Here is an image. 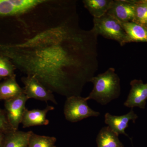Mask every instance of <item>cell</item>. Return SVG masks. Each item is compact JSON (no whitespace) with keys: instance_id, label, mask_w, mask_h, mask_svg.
Here are the masks:
<instances>
[{"instance_id":"obj_4","label":"cell","mask_w":147,"mask_h":147,"mask_svg":"<svg viewBox=\"0 0 147 147\" xmlns=\"http://www.w3.org/2000/svg\"><path fill=\"white\" fill-rule=\"evenodd\" d=\"M87 98L81 96H72L67 98L64 114L67 120L75 123L90 117H97L99 112L94 111L88 105Z\"/></svg>"},{"instance_id":"obj_14","label":"cell","mask_w":147,"mask_h":147,"mask_svg":"<svg viewBox=\"0 0 147 147\" xmlns=\"http://www.w3.org/2000/svg\"><path fill=\"white\" fill-rule=\"evenodd\" d=\"M121 24L129 42H147V29L144 26L134 22L121 23Z\"/></svg>"},{"instance_id":"obj_20","label":"cell","mask_w":147,"mask_h":147,"mask_svg":"<svg viewBox=\"0 0 147 147\" xmlns=\"http://www.w3.org/2000/svg\"><path fill=\"white\" fill-rule=\"evenodd\" d=\"M13 130L9 122L5 110L0 108V132L7 134Z\"/></svg>"},{"instance_id":"obj_15","label":"cell","mask_w":147,"mask_h":147,"mask_svg":"<svg viewBox=\"0 0 147 147\" xmlns=\"http://www.w3.org/2000/svg\"><path fill=\"white\" fill-rule=\"evenodd\" d=\"M114 0H84L85 8L94 18H98L107 13Z\"/></svg>"},{"instance_id":"obj_21","label":"cell","mask_w":147,"mask_h":147,"mask_svg":"<svg viewBox=\"0 0 147 147\" xmlns=\"http://www.w3.org/2000/svg\"><path fill=\"white\" fill-rule=\"evenodd\" d=\"M6 134L0 132V147H4Z\"/></svg>"},{"instance_id":"obj_5","label":"cell","mask_w":147,"mask_h":147,"mask_svg":"<svg viewBox=\"0 0 147 147\" xmlns=\"http://www.w3.org/2000/svg\"><path fill=\"white\" fill-rule=\"evenodd\" d=\"M21 80L24 85V94L28 99L34 98L46 102L50 101L54 104H57L53 92L47 89L34 76H23Z\"/></svg>"},{"instance_id":"obj_17","label":"cell","mask_w":147,"mask_h":147,"mask_svg":"<svg viewBox=\"0 0 147 147\" xmlns=\"http://www.w3.org/2000/svg\"><path fill=\"white\" fill-rule=\"evenodd\" d=\"M56 142L55 137L38 135L32 131L28 147H56Z\"/></svg>"},{"instance_id":"obj_24","label":"cell","mask_w":147,"mask_h":147,"mask_svg":"<svg viewBox=\"0 0 147 147\" xmlns=\"http://www.w3.org/2000/svg\"></svg>"},{"instance_id":"obj_2","label":"cell","mask_w":147,"mask_h":147,"mask_svg":"<svg viewBox=\"0 0 147 147\" xmlns=\"http://www.w3.org/2000/svg\"><path fill=\"white\" fill-rule=\"evenodd\" d=\"M90 82L93 84L94 88L86 97L88 100L93 99L101 105H105L120 95V79L113 67L94 76Z\"/></svg>"},{"instance_id":"obj_22","label":"cell","mask_w":147,"mask_h":147,"mask_svg":"<svg viewBox=\"0 0 147 147\" xmlns=\"http://www.w3.org/2000/svg\"><path fill=\"white\" fill-rule=\"evenodd\" d=\"M144 27H145V28H146L147 29V19L146 21V23H145V24L144 25Z\"/></svg>"},{"instance_id":"obj_7","label":"cell","mask_w":147,"mask_h":147,"mask_svg":"<svg viewBox=\"0 0 147 147\" xmlns=\"http://www.w3.org/2000/svg\"><path fill=\"white\" fill-rule=\"evenodd\" d=\"M43 0H0V17L21 15L38 5Z\"/></svg>"},{"instance_id":"obj_18","label":"cell","mask_w":147,"mask_h":147,"mask_svg":"<svg viewBox=\"0 0 147 147\" xmlns=\"http://www.w3.org/2000/svg\"><path fill=\"white\" fill-rule=\"evenodd\" d=\"M15 69V66L8 58L0 55V81L16 75Z\"/></svg>"},{"instance_id":"obj_1","label":"cell","mask_w":147,"mask_h":147,"mask_svg":"<svg viewBox=\"0 0 147 147\" xmlns=\"http://www.w3.org/2000/svg\"><path fill=\"white\" fill-rule=\"evenodd\" d=\"M76 1L43 0L10 17L11 39L0 41V55L53 93L81 96L98 69V35L82 28Z\"/></svg>"},{"instance_id":"obj_10","label":"cell","mask_w":147,"mask_h":147,"mask_svg":"<svg viewBox=\"0 0 147 147\" xmlns=\"http://www.w3.org/2000/svg\"><path fill=\"white\" fill-rule=\"evenodd\" d=\"M138 117L133 108H131L128 113L122 116H114L109 113H106L105 115V122L118 135L124 134L129 137L125 133V129L128 127L129 121H132L134 123Z\"/></svg>"},{"instance_id":"obj_16","label":"cell","mask_w":147,"mask_h":147,"mask_svg":"<svg viewBox=\"0 0 147 147\" xmlns=\"http://www.w3.org/2000/svg\"><path fill=\"white\" fill-rule=\"evenodd\" d=\"M32 131L13 130L6 134L4 147H28Z\"/></svg>"},{"instance_id":"obj_3","label":"cell","mask_w":147,"mask_h":147,"mask_svg":"<svg viewBox=\"0 0 147 147\" xmlns=\"http://www.w3.org/2000/svg\"><path fill=\"white\" fill-rule=\"evenodd\" d=\"M93 24L92 29L98 36L115 40L121 46L129 43V40L121 23L108 13L100 18H94Z\"/></svg>"},{"instance_id":"obj_12","label":"cell","mask_w":147,"mask_h":147,"mask_svg":"<svg viewBox=\"0 0 147 147\" xmlns=\"http://www.w3.org/2000/svg\"><path fill=\"white\" fill-rule=\"evenodd\" d=\"M24 93V88L20 86L16 81V75L0 82V100L5 101Z\"/></svg>"},{"instance_id":"obj_6","label":"cell","mask_w":147,"mask_h":147,"mask_svg":"<svg viewBox=\"0 0 147 147\" xmlns=\"http://www.w3.org/2000/svg\"><path fill=\"white\" fill-rule=\"evenodd\" d=\"M28 100L25 94L5 101V110L11 126L13 130H18L19 125L21 123L26 104Z\"/></svg>"},{"instance_id":"obj_19","label":"cell","mask_w":147,"mask_h":147,"mask_svg":"<svg viewBox=\"0 0 147 147\" xmlns=\"http://www.w3.org/2000/svg\"><path fill=\"white\" fill-rule=\"evenodd\" d=\"M147 19V5L143 0L135 1L134 17L132 22L144 26Z\"/></svg>"},{"instance_id":"obj_8","label":"cell","mask_w":147,"mask_h":147,"mask_svg":"<svg viewBox=\"0 0 147 147\" xmlns=\"http://www.w3.org/2000/svg\"><path fill=\"white\" fill-rule=\"evenodd\" d=\"M131 88L124 105L128 108L139 107L144 109L147 99V83L134 79L130 83Z\"/></svg>"},{"instance_id":"obj_9","label":"cell","mask_w":147,"mask_h":147,"mask_svg":"<svg viewBox=\"0 0 147 147\" xmlns=\"http://www.w3.org/2000/svg\"><path fill=\"white\" fill-rule=\"evenodd\" d=\"M135 1L115 0L107 12L121 23L132 22L134 17Z\"/></svg>"},{"instance_id":"obj_13","label":"cell","mask_w":147,"mask_h":147,"mask_svg":"<svg viewBox=\"0 0 147 147\" xmlns=\"http://www.w3.org/2000/svg\"><path fill=\"white\" fill-rule=\"evenodd\" d=\"M119 135L108 126L102 127L96 139L97 147H124L120 141Z\"/></svg>"},{"instance_id":"obj_11","label":"cell","mask_w":147,"mask_h":147,"mask_svg":"<svg viewBox=\"0 0 147 147\" xmlns=\"http://www.w3.org/2000/svg\"><path fill=\"white\" fill-rule=\"evenodd\" d=\"M53 106L47 105L43 109H33L29 110L27 108L24 112L22 123L24 128L41 125H47L50 121L46 118L47 113L54 110Z\"/></svg>"},{"instance_id":"obj_23","label":"cell","mask_w":147,"mask_h":147,"mask_svg":"<svg viewBox=\"0 0 147 147\" xmlns=\"http://www.w3.org/2000/svg\"><path fill=\"white\" fill-rule=\"evenodd\" d=\"M143 1L147 5V0H143Z\"/></svg>"}]
</instances>
